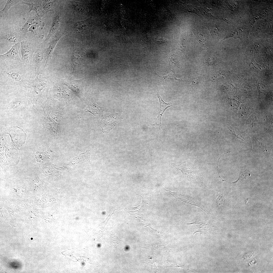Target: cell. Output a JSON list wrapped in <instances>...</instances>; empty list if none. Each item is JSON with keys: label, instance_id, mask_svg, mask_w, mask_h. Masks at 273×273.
Segmentation results:
<instances>
[{"label": "cell", "instance_id": "52a82bcc", "mask_svg": "<svg viewBox=\"0 0 273 273\" xmlns=\"http://www.w3.org/2000/svg\"><path fill=\"white\" fill-rule=\"evenodd\" d=\"M43 24L41 20L32 25L28 29V32H31L34 35L42 39L43 35L41 31L42 27L43 26Z\"/></svg>", "mask_w": 273, "mask_h": 273}, {"label": "cell", "instance_id": "ac0fdd59", "mask_svg": "<svg viewBox=\"0 0 273 273\" xmlns=\"http://www.w3.org/2000/svg\"><path fill=\"white\" fill-rule=\"evenodd\" d=\"M248 198H247V199H246V200H245V204H246V203H247V201H248Z\"/></svg>", "mask_w": 273, "mask_h": 273}, {"label": "cell", "instance_id": "8992f818", "mask_svg": "<svg viewBox=\"0 0 273 273\" xmlns=\"http://www.w3.org/2000/svg\"><path fill=\"white\" fill-rule=\"evenodd\" d=\"M41 20L40 17L36 14L35 16L30 17L28 19L25 23L20 29L19 31L24 33H26L32 25Z\"/></svg>", "mask_w": 273, "mask_h": 273}, {"label": "cell", "instance_id": "4fadbf2b", "mask_svg": "<svg viewBox=\"0 0 273 273\" xmlns=\"http://www.w3.org/2000/svg\"><path fill=\"white\" fill-rule=\"evenodd\" d=\"M20 1H21L19 0H8L4 8L1 11V15L3 14L7 15L8 11L11 7L16 4H19Z\"/></svg>", "mask_w": 273, "mask_h": 273}, {"label": "cell", "instance_id": "ba28073f", "mask_svg": "<svg viewBox=\"0 0 273 273\" xmlns=\"http://www.w3.org/2000/svg\"><path fill=\"white\" fill-rule=\"evenodd\" d=\"M60 19V15H56L54 16L49 33L46 40L49 38L56 32L59 26Z\"/></svg>", "mask_w": 273, "mask_h": 273}, {"label": "cell", "instance_id": "9a60e30c", "mask_svg": "<svg viewBox=\"0 0 273 273\" xmlns=\"http://www.w3.org/2000/svg\"><path fill=\"white\" fill-rule=\"evenodd\" d=\"M194 33L197 39L201 43H203L206 41L205 36L198 30L194 31Z\"/></svg>", "mask_w": 273, "mask_h": 273}, {"label": "cell", "instance_id": "6da1fadb", "mask_svg": "<svg viewBox=\"0 0 273 273\" xmlns=\"http://www.w3.org/2000/svg\"><path fill=\"white\" fill-rule=\"evenodd\" d=\"M20 47V44L18 42L13 45L11 48L5 53L0 55L1 61L4 62L7 64L17 63L20 62L21 59L18 55V51Z\"/></svg>", "mask_w": 273, "mask_h": 273}, {"label": "cell", "instance_id": "277c9868", "mask_svg": "<svg viewBox=\"0 0 273 273\" xmlns=\"http://www.w3.org/2000/svg\"><path fill=\"white\" fill-rule=\"evenodd\" d=\"M21 44L20 49L22 60L25 62H29L31 59V54L27 46V44L26 42L24 40L21 42Z\"/></svg>", "mask_w": 273, "mask_h": 273}, {"label": "cell", "instance_id": "5bb4252c", "mask_svg": "<svg viewBox=\"0 0 273 273\" xmlns=\"http://www.w3.org/2000/svg\"><path fill=\"white\" fill-rule=\"evenodd\" d=\"M99 106L95 104L93 99L91 100L90 104L89 106L88 110L87 111H89L92 113L95 116H96L99 114L100 110L99 108Z\"/></svg>", "mask_w": 273, "mask_h": 273}, {"label": "cell", "instance_id": "7c38bea8", "mask_svg": "<svg viewBox=\"0 0 273 273\" xmlns=\"http://www.w3.org/2000/svg\"><path fill=\"white\" fill-rule=\"evenodd\" d=\"M17 33H10L1 36V39H5L11 42L15 43L19 39Z\"/></svg>", "mask_w": 273, "mask_h": 273}, {"label": "cell", "instance_id": "2e32d148", "mask_svg": "<svg viewBox=\"0 0 273 273\" xmlns=\"http://www.w3.org/2000/svg\"><path fill=\"white\" fill-rule=\"evenodd\" d=\"M224 202V199L222 196L219 195L217 198L216 202L217 207L221 209L223 206Z\"/></svg>", "mask_w": 273, "mask_h": 273}, {"label": "cell", "instance_id": "30bf717a", "mask_svg": "<svg viewBox=\"0 0 273 273\" xmlns=\"http://www.w3.org/2000/svg\"><path fill=\"white\" fill-rule=\"evenodd\" d=\"M43 58V53L41 51L35 52L33 56V63L35 71L37 72L40 70V67Z\"/></svg>", "mask_w": 273, "mask_h": 273}, {"label": "cell", "instance_id": "9c48e42d", "mask_svg": "<svg viewBox=\"0 0 273 273\" xmlns=\"http://www.w3.org/2000/svg\"><path fill=\"white\" fill-rule=\"evenodd\" d=\"M61 36V35H59V34H57L53 39L49 46L47 48L46 53L47 58L46 64L47 63L48 59L51 57L55 46Z\"/></svg>", "mask_w": 273, "mask_h": 273}, {"label": "cell", "instance_id": "e0dca14e", "mask_svg": "<svg viewBox=\"0 0 273 273\" xmlns=\"http://www.w3.org/2000/svg\"><path fill=\"white\" fill-rule=\"evenodd\" d=\"M158 75L160 77L164 78L169 79L171 80L176 81L179 80V79L176 78L174 74L172 72H170L169 73L165 76H161Z\"/></svg>", "mask_w": 273, "mask_h": 273}, {"label": "cell", "instance_id": "7a4b0ae2", "mask_svg": "<svg viewBox=\"0 0 273 273\" xmlns=\"http://www.w3.org/2000/svg\"><path fill=\"white\" fill-rule=\"evenodd\" d=\"M7 79L11 80V82L17 83H27L29 81L25 78L24 75L20 71L15 68H8L3 72Z\"/></svg>", "mask_w": 273, "mask_h": 273}, {"label": "cell", "instance_id": "5b68a950", "mask_svg": "<svg viewBox=\"0 0 273 273\" xmlns=\"http://www.w3.org/2000/svg\"><path fill=\"white\" fill-rule=\"evenodd\" d=\"M24 4L27 5L29 8V12L33 10L35 11L36 14L39 17L41 16L43 14L40 3V0L36 1L34 3H27L22 1L21 2L20 4Z\"/></svg>", "mask_w": 273, "mask_h": 273}, {"label": "cell", "instance_id": "3957f363", "mask_svg": "<svg viewBox=\"0 0 273 273\" xmlns=\"http://www.w3.org/2000/svg\"><path fill=\"white\" fill-rule=\"evenodd\" d=\"M157 95L159 99L160 104L159 112L158 116L156 119L155 123L153 124H151V125L155 126H158L159 129L160 130V127L161 126L162 117V115L165 110L168 108L172 106V105L170 103H167L165 102L157 92Z\"/></svg>", "mask_w": 273, "mask_h": 273}, {"label": "cell", "instance_id": "8fae6325", "mask_svg": "<svg viewBox=\"0 0 273 273\" xmlns=\"http://www.w3.org/2000/svg\"><path fill=\"white\" fill-rule=\"evenodd\" d=\"M82 57L74 49H73L71 58L72 66L73 70L78 66L80 63Z\"/></svg>", "mask_w": 273, "mask_h": 273}]
</instances>
